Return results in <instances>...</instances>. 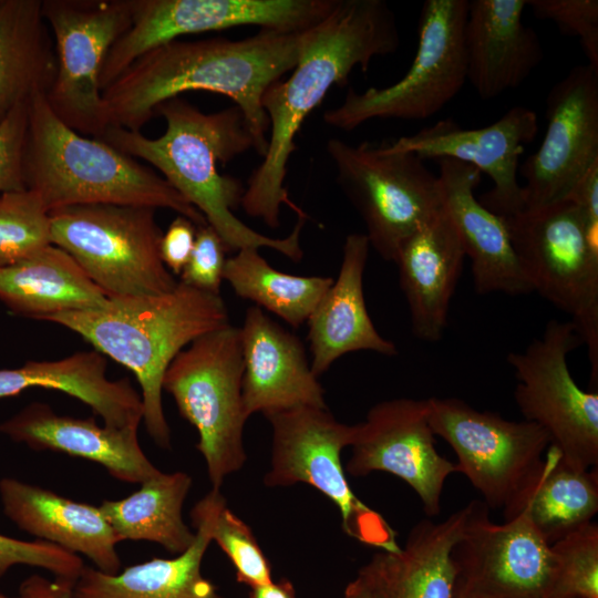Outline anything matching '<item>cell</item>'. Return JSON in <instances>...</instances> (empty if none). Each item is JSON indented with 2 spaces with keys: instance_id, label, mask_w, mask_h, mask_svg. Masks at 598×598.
<instances>
[{
  "instance_id": "obj_9",
  "label": "cell",
  "mask_w": 598,
  "mask_h": 598,
  "mask_svg": "<svg viewBox=\"0 0 598 598\" xmlns=\"http://www.w3.org/2000/svg\"><path fill=\"white\" fill-rule=\"evenodd\" d=\"M434 435L454 451L456 472L464 474L488 508H502L503 519L517 516L537 483L550 446L538 424L511 421L478 411L457 398L427 399Z\"/></svg>"
},
{
  "instance_id": "obj_8",
  "label": "cell",
  "mask_w": 598,
  "mask_h": 598,
  "mask_svg": "<svg viewBox=\"0 0 598 598\" xmlns=\"http://www.w3.org/2000/svg\"><path fill=\"white\" fill-rule=\"evenodd\" d=\"M51 243L107 298L154 296L178 283L161 259L155 208L86 204L49 212Z\"/></svg>"
},
{
  "instance_id": "obj_10",
  "label": "cell",
  "mask_w": 598,
  "mask_h": 598,
  "mask_svg": "<svg viewBox=\"0 0 598 598\" xmlns=\"http://www.w3.org/2000/svg\"><path fill=\"white\" fill-rule=\"evenodd\" d=\"M271 426L267 487L298 483L312 486L339 509L342 530L358 542L395 551L396 532L384 517L357 497L346 477L341 460L350 447L355 426L338 421L327 409L298 406L265 416Z\"/></svg>"
},
{
  "instance_id": "obj_40",
  "label": "cell",
  "mask_w": 598,
  "mask_h": 598,
  "mask_svg": "<svg viewBox=\"0 0 598 598\" xmlns=\"http://www.w3.org/2000/svg\"><path fill=\"white\" fill-rule=\"evenodd\" d=\"M227 250L223 239L209 225L198 227L192 255L181 272L179 281L219 295Z\"/></svg>"
},
{
  "instance_id": "obj_6",
  "label": "cell",
  "mask_w": 598,
  "mask_h": 598,
  "mask_svg": "<svg viewBox=\"0 0 598 598\" xmlns=\"http://www.w3.org/2000/svg\"><path fill=\"white\" fill-rule=\"evenodd\" d=\"M532 288L567 313L598 381V237L570 198L504 217Z\"/></svg>"
},
{
  "instance_id": "obj_41",
  "label": "cell",
  "mask_w": 598,
  "mask_h": 598,
  "mask_svg": "<svg viewBox=\"0 0 598 598\" xmlns=\"http://www.w3.org/2000/svg\"><path fill=\"white\" fill-rule=\"evenodd\" d=\"M29 101L18 104L0 122V193L27 188L24 147Z\"/></svg>"
},
{
  "instance_id": "obj_14",
  "label": "cell",
  "mask_w": 598,
  "mask_h": 598,
  "mask_svg": "<svg viewBox=\"0 0 598 598\" xmlns=\"http://www.w3.org/2000/svg\"><path fill=\"white\" fill-rule=\"evenodd\" d=\"M581 340L568 321L550 320L540 338L507 362L517 380L514 399L524 420L542 426L569 466L598 465V392L578 386L567 363Z\"/></svg>"
},
{
  "instance_id": "obj_24",
  "label": "cell",
  "mask_w": 598,
  "mask_h": 598,
  "mask_svg": "<svg viewBox=\"0 0 598 598\" xmlns=\"http://www.w3.org/2000/svg\"><path fill=\"white\" fill-rule=\"evenodd\" d=\"M465 257L444 205L401 244L393 262L420 340L436 342L443 337Z\"/></svg>"
},
{
  "instance_id": "obj_42",
  "label": "cell",
  "mask_w": 598,
  "mask_h": 598,
  "mask_svg": "<svg viewBox=\"0 0 598 598\" xmlns=\"http://www.w3.org/2000/svg\"><path fill=\"white\" fill-rule=\"evenodd\" d=\"M195 227L188 218L178 215L162 236L161 259L176 275H181L192 255L197 231Z\"/></svg>"
},
{
  "instance_id": "obj_27",
  "label": "cell",
  "mask_w": 598,
  "mask_h": 598,
  "mask_svg": "<svg viewBox=\"0 0 598 598\" xmlns=\"http://www.w3.org/2000/svg\"><path fill=\"white\" fill-rule=\"evenodd\" d=\"M212 488L190 511L195 539L173 558H152L111 575L84 566L72 598H224L202 573L212 540L210 523L216 495Z\"/></svg>"
},
{
  "instance_id": "obj_18",
  "label": "cell",
  "mask_w": 598,
  "mask_h": 598,
  "mask_svg": "<svg viewBox=\"0 0 598 598\" xmlns=\"http://www.w3.org/2000/svg\"><path fill=\"white\" fill-rule=\"evenodd\" d=\"M354 426L344 471L353 477L390 473L416 493L427 517L437 516L445 481L456 466L435 447L427 399L379 402Z\"/></svg>"
},
{
  "instance_id": "obj_5",
  "label": "cell",
  "mask_w": 598,
  "mask_h": 598,
  "mask_svg": "<svg viewBox=\"0 0 598 598\" xmlns=\"http://www.w3.org/2000/svg\"><path fill=\"white\" fill-rule=\"evenodd\" d=\"M23 166L27 188L40 195L49 212L86 204L145 206L174 210L197 227L207 225L162 175L65 125L51 110L45 91L29 100Z\"/></svg>"
},
{
  "instance_id": "obj_32",
  "label": "cell",
  "mask_w": 598,
  "mask_h": 598,
  "mask_svg": "<svg viewBox=\"0 0 598 598\" xmlns=\"http://www.w3.org/2000/svg\"><path fill=\"white\" fill-rule=\"evenodd\" d=\"M193 480L185 472L163 473L141 483V487L118 501H103L99 508L118 538L146 540L179 555L195 539L182 509Z\"/></svg>"
},
{
  "instance_id": "obj_3",
  "label": "cell",
  "mask_w": 598,
  "mask_h": 598,
  "mask_svg": "<svg viewBox=\"0 0 598 598\" xmlns=\"http://www.w3.org/2000/svg\"><path fill=\"white\" fill-rule=\"evenodd\" d=\"M155 113L166 121L157 138L141 131L110 126L101 140L123 153L152 164L192 206L199 210L223 239L228 250L269 248L298 262L306 217H298L292 231L283 238L265 236L234 213L241 205L245 187L231 176L219 173L225 165L254 148L250 131L235 105L204 113L181 96L161 103Z\"/></svg>"
},
{
  "instance_id": "obj_37",
  "label": "cell",
  "mask_w": 598,
  "mask_h": 598,
  "mask_svg": "<svg viewBox=\"0 0 598 598\" xmlns=\"http://www.w3.org/2000/svg\"><path fill=\"white\" fill-rule=\"evenodd\" d=\"M212 540L231 561L236 580L249 588L272 581L271 567L251 528L227 506L217 493L210 523Z\"/></svg>"
},
{
  "instance_id": "obj_26",
  "label": "cell",
  "mask_w": 598,
  "mask_h": 598,
  "mask_svg": "<svg viewBox=\"0 0 598 598\" xmlns=\"http://www.w3.org/2000/svg\"><path fill=\"white\" fill-rule=\"evenodd\" d=\"M369 249L365 234L346 237L339 275L307 320L310 365L317 377L350 352L398 354L395 344L379 333L367 310L363 275Z\"/></svg>"
},
{
  "instance_id": "obj_16",
  "label": "cell",
  "mask_w": 598,
  "mask_h": 598,
  "mask_svg": "<svg viewBox=\"0 0 598 598\" xmlns=\"http://www.w3.org/2000/svg\"><path fill=\"white\" fill-rule=\"evenodd\" d=\"M470 505L466 526L452 550L453 598H550V545L526 511L495 524L483 501L474 499Z\"/></svg>"
},
{
  "instance_id": "obj_19",
  "label": "cell",
  "mask_w": 598,
  "mask_h": 598,
  "mask_svg": "<svg viewBox=\"0 0 598 598\" xmlns=\"http://www.w3.org/2000/svg\"><path fill=\"white\" fill-rule=\"evenodd\" d=\"M538 131L537 115L524 106L509 109L499 120L480 128H464L442 120L410 136L385 144L390 151L411 152L425 158H452L487 174L493 187L480 203L499 216L525 208L523 186L517 179L519 157Z\"/></svg>"
},
{
  "instance_id": "obj_47",
  "label": "cell",
  "mask_w": 598,
  "mask_h": 598,
  "mask_svg": "<svg viewBox=\"0 0 598 598\" xmlns=\"http://www.w3.org/2000/svg\"><path fill=\"white\" fill-rule=\"evenodd\" d=\"M2 0H0V3H1Z\"/></svg>"
},
{
  "instance_id": "obj_28",
  "label": "cell",
  "mask_w": 598,
  "mask_h": 598,
  "mask_svg": "<svg viewBox=\"0 0 598 598\" xmlns=\"http://www.w3.org/2000/svg\"><path fill=\"white\" fill-rule=\"evenodd\" d=\"M471 505L443 522H417L403 546L375 553L359 571L378 598H453L455 570L452 550L466 526Z\"/></svg>"
},
{
  "instance_id": "obj_12",
  "label": "cell",
  "mask_w": 598,
  "mask_h": 598,
  "mask_svg": "<svg viewBox=\"0 0 598 598\" xmlns=\"http://www.w3.org/2000/svg\"><path fill=\"white\" fill-rule=\"evenodd\" d=\"M467 0H426L419 44L408 72L386 87L349 89L343 102L323 113L326 124L353 131L374 118L421 121L436 114L466 81L464 25Z\"/></svg>"
},
{
  "instance_id": "obj_34",
  "label": "cell",
  "mask_w": 598,
  "mask_h": 598,
  "mask_svg": "<svg viewBox=\"0 0 598 598\" xmlns=\"http://www.w3.org/2000/svg\"><path fill=\"white\" fill-rule=\"evenodd\" d=\"M224 280L237 296L298 328L331 287V277L295 276L271 267L258 249L245 248L226 259Z\"/></svg>"
},
{
  "instance_id": "obj_38",
  "label": "cell",
  "mask_w": 598,
  "mask_h": 598,
  "mask_svg": "<svg viewBox=\"0 0 598 598\" xmlns=\"http://www.w3.org/2000/svg\"><path fill=\"white\" fill-rule=\"evenodd\" d=\"M537 19L551 21L560 33L577 37L588 65L598 72L597 0H526Z\"/></svg>"
},
{
  "instance_id": "obj_21",
  "label": "cell",
  "mask_w": 598,
  "mask_h": 598,
  "mask_svg": "<svg viewBox=\"0 0 598 598\" xmlns=\"http://www.w3.org/2000/svg\"><path fill=\"white\" fill-rule=\"evenodd\" d=\"M443 205L471 260L475 291L524 295L532 288L516 257L503 216L475 196L482 173L473 165L439 158Z\"/></svg>"
},
{
  "instance_id": "obj_4",
  "label": "cell",
  "mask_w": 598,
  "mask_h": 598,
  "mask_svg": "<svg viewBox=\"0 0 598 598\" xmlns=\"http://www.w3.org/2000/svg\"><path fill=\"white\" fill-rule=\"evenodd\" d=\"M43 320L76 332L134 373L141 388L144 425L162 448L171 447L162 402L167 368L193 341L230 324L220 295L181 281L166 293L109 298L101 308L61 312Z\"/></svg>"
},
{
  "instance_id": "obj_30",
  "label": "cell",
  "mask_w": 598,
  "mask_h": 598,
  "mask_svg": "<svg viewBox=\"0 0 598 598\" xmlns=\"http://www.w3.org/2000/svg\"><path fill=\"white\" fill-rule=\"evenodd\" d=\"M0 301L14 315L43 320L101 308L109 298L66 251L51 244L0 267Z\"/></svg>"
},
{
  "instance_id": "obj_25",
  "label": "cell",
  "mask_w": 598,
  "mask_h": 598,
  "mask_svg": "<svg viewBox=\"0 0 598 598\" xmlns=\"http://www.w3.org/2000/svg\"><path fill=\"white\" fill-rule=\"evenodd\" d=\"M4 515L37 539L87 557L94 568L117 574L122 568L116 545L121 542L99 506L63 497L13 477L0 480Z\"/></svg>"
},
{
  "instance_id": "obj_2",
  "label": "cell",
  "mask_w": 598,
  "mask_h": 598,
  "mask_svg": "<svg viewBox=\"0 0 598 598\" xmlns=\"http://www.w3.org/2000/svg\"><path fill=\"white\" fill-rule=\"evenodd\" d=\"M303 31L260 30L238 40L178 39L158 45L102 91L111 126L140 131L164 101L187 91H207L234 101L250 131L254 150L264 156L269 120L261 99L295 68Z\"/></svg>"
},
{
  "instance_id": "obj_15",
  "label": "cell",
  "mask_w": 598,
  "mask_h": 598,
  "mask_svg": "<svg viewBox=\"0 0 598 598\" xmlns=\"http://www.w3.org/2000/svg\"><path fill=\"white\" fill-rule=\"evenodd\" d=\"M334 0H132V23L109 51L102 91L150 50L185 35L255 25L303 31L327 16Z\"/></svg>"
},
{
  "instance_id": "obj_31",
  "label": "cell",
  "mask_w": 598,
  "mask_h": 598,
  "mask_svg": "<svg viewBox=\"0 0 598 598\" xmlns=\"http://www.w3.org/2000/svg\"><path fill=\"white\" fill-rule=\"evenodd\" d=\"M55 74L53 43L40 0L0 3V122L38 91L50 89Z\"/></svg>"
},
{
  "instance_id": "obj_23",
  "label": "cell",
  "mask_w": 598,
  "mask_h": 598,
  "mask_svg": "<svg viewBox=\"0 0 598 598\" xmlns=\"http://www.w3.org/2000/svg\"><path fill=\"white\" fill-rule=\"evenodd\" d=\"M526 0H467L466 80L483 100L519 86L542 62L536 32L523 21Z\"/></svg>"
},
{
  "instance_id": "obj_36",
  "label": "cell",
  "mask_w": 598,
  "mask_h": 598,
  "mask_svg": "<svg viewBox=\"0 0 598 598\" xmlns=\"http://www.w3.org/2000/svg\"><path fill=\"white\" fill-rule=\"evenodd\" d=\"M550 598H598V525L594 522L550 545Z\"/></svg>"
},
{
  "instance_id": "obj_46",
  "label": "cell",
  "mask_w": 598,
  "mask_h": 598,
  "mask_svg": "<svg viewBox=\"0 0 598 598\" xmlns=\"http://www.w3.org/2000/svg\"><path fill=\"white\" fill-rule=\"evenodd\" d=\"M343 598H378V596L365 576L358 571L357 577L346 587Z\"/></svg>"
},
{
  "instance_id": "obj_13",
  "label": "cell",
  "mask_w": 598,
  "mask_h": 598,
  "mask_svg": "<svg viewBox=\"0 0 598 598\" xmlns=\"http://www.w3.org/2000/svg\"><path fill=\"white\" fill-rule=\"evenodd\" d=\"M42 16L55 58L47 101L65 125L101 138L111 123L100 75L109 51L132 23V0H44Z\"/></svg>"
},
{
  "instance_id": "obj_43",
  "label": "cell",
  "mask_w": 598,
  "mask_h": 598,
  "mask_svg": "<svg viewBox=\"0 0 598 598\" xmlns=\"http://www.w3.org/2000/svg\"><path fill=\"white\" fill-rule=\"evenodd\" d=\"M569 198L582 212L590 233L598 237V163L580 179Z\"/></svg>"
},
{
  "instance_id": "obj_7",
  "label": "cell",
  "mask_w": 598,
  "mask_h": 598,
  "mask_svg": "<svg viewBox=\"0 0 598 598\" xmlns=\"http://www.w3.org/2000/svg\"><path fill=\"white\" fill-rule=\"evenodd\" d=\"M243 375L240 329L228 324L182 350L163 380V390L198 433L196 447L215 489H220L224 480L247 461Z\"/></svg>"
},
{
  "instance_id": "obj_35",
  "label": "cell",
  "mask_w": 598,
  "mask_h": 598,
  "mask_svg": "<svg viewBox=\"0 0 598 598\" xmlns=\"http://www.w3.org/2000/svg\"><path fill=\"white\" fill-rule=\"evenodd\" d=\"M51 219L32 189L0 194V267L16 264L51 245Z\"/></svg>"
},
{
  "instance_id": "obj_17",
  "label": "cell",
  "mask_w": 598,
  "mask_h": 598,
  "mask_svg": "<svg viewBox=\"0 0 598 598\" xmlns=\"http://www.w3.org/2000/svg\"><path fill=\"white\" fill-rule=\"evenodd\" d=\"M547 126L539 148L520 166L524 209L569 198L598 163V72L574 66L548 92Z\"/></svg>"
},
{
  "instance_id": "obj_1",
  "label": "cell",
  "mask_w": 598,
  "mask_h": 598,
  "mask_svg": "<svg viewBox=\"0 0 598 598\" xmlns=\"http://www.w3.org/2000/svg\"><path fill=\"white\" fill-rule=\"evenodd\" d=\"M399 45L394 13L383 0H334L327 16L302 32L291 75L272 83L261 99L269 136L241 199L249 216L277 228L281 205H287L308 218L285 187L298 132L332 86L346 85L353 69L367 72L375 56L394 53Z\"/></svg>"
},
{
  "instance_id": "obj_22",
  "label": "cell",
  "mask_w": 598,
  "mask_h": 598,
  "mask_svg": "<svg viewBox=\"0 0 598 598\" xmlns=\"http://www.w3.org/2000/svg\"><path fill=\"white\" fill-rule=\"evenodd\" d=\"M137 431L138 426H100L94 416L59 415L42 402L30 403L0 423V433L17 443L95 462L118 481L141 484L161 471L144 454Z\"/></svg>"
},
{
  "instance_id": "obj_44",
  "label": "cell",
  "mask_w": 598,
  "mask_h": 598,
  "mask_svg": "<svg viewBox=\"0 0 598 598\" xmlns=\"http://www.w3.org/2000/svg\"><path fill=\"white\" fill-rule=\"evenodd\" d=\"M75 581L40 575L25 578L19 586V595L13 598H72ZM0 598H11L0 592Z\"/></svg>"
},
{
  "instance_id": "obj_20",
  "label": "cell",
  "mask_w": 598,
  "mask_h": 598,
  "mask_svg": "<svg viewBox=\"0 0 598 598\" xmlns=\"http://www.w3.org/2000/svg\"><path fill=\"white\" fill-rule=\"evenodd\" d=\"M240 329L247 417L298 406L327 409L324 391L312 372L301 340L252 306Z\"/></svg>"
},
{
  "instance_id": "obj_39",
  "label": "cell",
  "mask_w": 598,
  "mask_h": 598,
  "mask_svg": "<svg viewBox=\"0 0 598 598\" xmlns=\"http://www.w3.org/2000/svg\"><path fill=\"white\" fill-rule=\"evenodd\" d=\"M17 565L42 568L54 578L75 581L83 567L82 558L60 546L35 540H21L0 534V578Z\"/></svg>"
},
{
  "instance_id": "obj_45",
  "label": "cell",
  "mask_w": 598,
  "mask_h": 598,
  "mask_svg": "<svg viewBox=\"0 0 598 598\" xmlns=\"http://www.w3.org/2000/svg\"><path fill=\"white\" fill-rule=\"evenodd\" d=\"M249 598H297L293 584L286 578L250 588Z\"/></svg>"
},
{
  "instance_id": "obj_11",
  "label": "cell",
  "mask_w": 598,
  "mask_h": 598,
  "mask_svg": "<svg viewBox=\"0 0 598 598\" xmlns=\"http://www.w3.org/2000/svg\"><path fill=\"white\" fill-rule=\"evenodd\" d=\"M327 152L338 185L365 225L370 247L393 262L401 244L443 207L439 176L416 154L384 145L331 138Z\"/></svg>"
},
{
  "instance_id": "obj_29",
  "label": "cell",
  "mask_w": 598,
  "mask_h": 598,
  "mask_svg": "<svg viewBox=\"0 0 598 598\" xmlns=\"http://www.w3.org/2000/svg\"><path fill=\"white\" fill-rule=\"evenodd\" d=\"M43 388L66 393L89 405L103 424L123 429L143 420L141 394L130 380H110L105 355L80 351L55 361H28L20 368L0 369V399Z\"/></svg>"
},
{
  "instance_id": "obj_33",
  "label": "cell",
  "mask_w": 598,
  "mask_h": 598,
  "mask_svg": "<svg viewBox=\"0 0 598 598\" xmlns=\"http://www.w3.org/2000/svg\"><path fill=\"white\" fill-rule=\"evenodd\" d=\"M523 509L549 545L585 527L598 513L597 467L576 470L550 445L543 472Z\"/></svg>"
}]
</instances>
